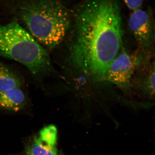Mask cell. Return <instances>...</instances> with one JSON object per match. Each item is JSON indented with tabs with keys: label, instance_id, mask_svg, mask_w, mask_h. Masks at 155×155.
<instances>
[{
	"label": "cell",
	"instance_id": "4",
	"mask_svg": "<svg viewBox=\"0 0 155 155\" xmlns=\"http://www.w3.org/2000/svg\"><path fill=\"white\" fill-rule=\"evenodd\" d=\"M139 62L138 58L131 55L125 50H122L108 68L104 80L127 91L130 88L131 76Z\"/></svg>",
	"mask_w": 155,
	"mask_h": 155
},
{
	"label": "cell",
	"instance_id": "8",
	"mask_svg": "<svg viewBox=\"0 0 155 155\" xmlns=\"http://www.w3.org/2000/svg\"><path fill=\"white\" fill-rule=\"evenodd\" d=\"M26 153L27 155H59L56 147L45 143L38 137L35 139Z\"/></svg>",
	"mask_w": 155,
	"mask_h": 155
},
{
	"label": "cell",
	"instance_id": "2",
	"mask_svg": "<svg viewBox=\"0 0 155 155\" xmlns=\"http://www.w3.org/2000/svg\"><path fill=\"white\" fill-rule=\"evenodd\" d=\"M17 14L34 38L49 49L62 42L73 19V14L60 0H25L18 6Z\"/></svg>",
	"mask_w": 155,
	"mask_h": 155
},
{
	"label": "cell",
	"instance_id": "10",
	"mask_svg": "<svg viewBox=\"0 0 155 155\" xmlns=\"http://www.w3.org/2000/svg\"><path fill=\"white\" fill-rule=\"evenodd\" d=\"M39 138L48 145L56 147L58 139V130L54 125H48L41 129Z\"/></svg>",
	"mask_w": 155,
	"mask_h": 155
},
{
	"label": "cell",
	"instance_id": "7",
	"mask_svg": "<svg viewBox=\"0 0 155 155\" xmlns=\"http://www.w3.org/2000/svg\"><path fill=\"white\" fill-rule=\"evenodd\" d=\"M20 87H23L20 78L12 69L0 63V95Z\"/></svg>",
	"mask_w": 155,
	"mask_h": 155
},
{
	"label": "cell",
	"instance_id": "11",
	"mask_svg": "<svg viewBox=\"0 0 155 155\" xmlns=\"http://www.w3.org/2000/svg\"><path fill=\"white\" fill-rule=\"evenodd\" d=\"M125 5L131 11H134L141 8L143 0H123Z\"/></svg>",
	"mask_w": 155,
	"mask_h": 155
},
{
	"label": "cell",
	"instance_id": "6",
	"mask_svg": "<svg viewBox=\"0 0 155 155\" xmlns=\"http://www.w3.org/2000/svg\"><path fill=\"white\" fill-rule=\"evenodd\" d=\"M26 103L27 98L23 87L0 95V108L3 110L17 112L24 108Z\"/></svg>",
	"mask_w": 155,
	"mask_h": 155
},
{
	"label": "cell",
	"instance_id": "3",
	"mask_svg": "<svg viewBox=\"0 0 155 155\" xmlns=\"http://www.w3.org/2000/svg\"><path fill=\"white\" fill-rule=\"evenodd\" d=\"M0 56L22 64L34 76L52 70L47 51L15 20L0 24Z\"/></svg>",
	"mask_w": 155,
	"mask_h": 155
},
{
	"label": "cell",
	"instance_id": "1",
	"mask_svg": "<svg viewBox=\"0 0 155 155\" xmlns=\"http://www.w3.org/2000/svg\"><path fill=\"white\" fill-rule=\"evenodd\" d=\"M120 11L117 0H84L73 14L70 58L75 67L94 79L104 80L122 48Z\"/></svg>",
	"mask_w": 155,
	"mask_h": 155
},
{
	"label": "cell",
	"instance_id": "12",
	"mask_svg": "<svg viewBox=\"0 0 155 155\" xmlns=\"http://www.w3.org/2000/svg\"><path fill=\"white\" fill-rule=\"evenodd\" d=\"M153 39L155 43V21L153 22Z\"/></svg>",
	"mask_w": 155,
	"mask_h": 155
},
{
	"label": "cell",
	"instance_id": "9",
	"mask_svg": "<svg viewBox=\"0 0 155 155\" xmlns=\"http://www.w3.org/2000/svg\"><path fill=\"white\" fill-rule=\"evenodd\" d=\"M142 89L148 98L155 101V62L152 69L143 81Z\"/></svg>",
	"mask_w": 155,
	"mask_h": 155
},
{
	"label": "cell",
	"instance_id": "5",
	"mask_svg": "<svg viewBox=\"0 0 155 155\" xmlns=\"http://www.w3.org/2000/svg\"><path fill=\"white\" fill-rule=\"evenodd\" d=\"M131 33L145 52L149 53L153 45V31L151 18L148 12L137 9L132 11L128 19Z\"/></svg>",
	"mask_w": 155,
	"mask_h": 155
}]
</instances>
